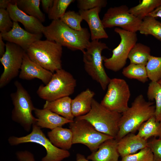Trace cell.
Segmentation results:
<instances>
[{"instance_id": "1", "label": "cell", "mask_w": 161, "mask_h": 161, "mask_svg": "<svg viewBox=\"0 0 161 161\" xmlns=\"http://www.w3.org/2000/svg\"><path fill=\"white\" fill-rule=\"evenodd\" d=\"M47 39L54 41L72 51L83 52L89 45L90 34L87 28L82 30H74L60 19L53 20L44 26L42 32Z\"/></svg>"}, {"instance_id": "2", "label": "cell", "mask_w": 161, "mask_h": 161, "mask_svg": "<svg viewBox=\"0 0 161 161\" xmlns=\"http://www.w3.org/2000/svg\"><path fill=\"white\" fill-rule=\"evenodd\" d=\"M154 103L146 101L142 94L137 96L131 106L121 114L119 130L115 139L118 141L129 133H135L143 123L154 115Z\"/></svg>"}, {"instance_id": "3", "label": "cell", "mask_w": 161, "mask_h": 161, "mask_svg": "<svg viewBox=\"0 0 161 161\" xmlns=\"http://www.w3.org/2000/svg\"><path fill=\"white\" fill-rule=\"evenodd\" d=\"M62 46L47 39L32 44L26 52L32 61L54 73L62 69Z\"/></svg>"}, {"instance_id": "4", "label": "cell", "mask_w": 161, "mask_h": 161, "mask_svg": "<svg viewBox=\"0 0 161 161\" xmlns=\"http://www.w3.org/2000/svg\"><path fill=\"white\" fill-rule=\"evenodd\" d=\"M106 44L98 40L92 41L83 52L84 69L87 74L105 90L111 79L106 73L103 64V50L108 49Z\"/></svg>"}, {"instance_id": "5", "label": "cell", "mask_w": 161, "mask_h": 161, "mask_svg": "<svg viewBox=\"0 0 161 161\" xmlns=\"http://www.w3.org/2000/svg\"><path fill=\"white\" fill-rule=\"evenodd\" d=\"M121 115V114L108 110L94 99L90 112L75 119L86 120L99 132L115 139L119 130Z\"/></svg>"}, {"instance_id": "6", "label": "cell", "mask_w": 161, "mask_h": 161, "mask_svg": "<svg viewBox=\"0 0 161 161\" xmlns=\"http://www.w3.org/2000/svg\"><path fill=\"white\" fill-rule=\"evenodd\" d=\"M77 82L73 75L62 69L53 73L50 81L46 85H41L37 93L45 100L51 101L69 96L74 92Z\"/></svg>"}, {"instance_id": "7", "label": "cell", "mask_w": 161, "mask_h": 161, "mask_svg": "<svg viewBox=\"0 0 161 161\" xmlns=\"http://www.w3.org/2000/svg\"><path fill=\"white\" fill-rule=\"evenodd\" d=\"M16 91L10 94L14 108L11 117L14 121L19 124L27 131L36 124L37 118L32 114L35 108L27 91L19 81L14 82Z\"/></svg>"}, {"instance_id": "8", "label": "cell", "mask_w": 161, "mask_h": 161, "mask_svg": "<svg viewBox=\"0 0 161 161\" xmlns=\"http://www.w3.org/2000/svg\"><path fill=\"white\" fill-rule=\"evenodd\" d=\"M32 127L31 132L26 136L20 137H10L8 139L9 143L11 145H16L32 142L41 145L45 148L47 152L46 155L42 158L41 161H61L70 156V153L68 150L54 146L46 137L41 128L36 124H33Z\"/></svg>"}, {"instance_id": "9", "label": "cell", "mask_w": 161, "mask_h": 161, "mask_svg": "<svg viewBox=\"0 0 161 161\" xmlns=\"http://www.w3.org/2000/svg\"><path fill=\"white\" fill-rule=\"evenodd\" d=\"M73 134V144L80 143L86 146L92 152L96 151L106 140L113 137L97 131L89 121L74 119L69 123Z\"/></svg>"}, {"instance_id": "10", "label": "cell", "mask_w": 161, "mask_h": 161, "mask_svg": "<svg viewBox=\"0 0 161 161\" xmlns=\"http://www.w3.org/2000/svg\"><path fill=\"white\" fill-rule=\"evenodd\" d=\"M130 96L126 82L123 79L113 78L110 79L107 92L100 103L109 110L122 114L129 107Z\"/></svg>"}, {"instance_id": "11", "label": "cell", "mask_w": 161, "mask_h": 161, "mask_svg": "<svg viewBox=\"0 0 161 161\" xmlns=\"http://www.w3.org/2000/svg\"><path fill=\"white\" fill-rule=\"evenodd\" d=\"M114 31L120 36L121 40L118 45L112 51V56L103 58L104 65L107 69L117 72L126 65L129 54L137 43V38L136 32L128 31L119 28H115Z\"/></svg>"}, {"instance_id": "12", "label": "cell", "mask_w": 161, "mask_h": 161, "mask_svg": "<svg viewBox=\"0 0 161 161\" xmlns=\"http://www.w3.org/2000/svg\"><path fill=\"white\" fill-rule=\"evenodd\" d=\"M25 52L18 45L7 42L5 52L0 58V61L4 68L0 77L1 88L6 86L18 75Z\"/></svg>"}, {"instance_id": "13", "label": "cell", "mask_w": 161, "mask_h": 161, "mask_svg": "<svg viewBox=\"0 0 161 161\" xmlns=\"http://www.w3.org/2000/svg\"><path fill=\"white\" fill-rule=\"evenodd\" d=\"M129 10L126 5L108 8L101 20L104 28L119 27L131 32L139 31L142 20L130 13Z\"/></svg>"}, {"instance_id": "14", "label": "cell", "mask_w": 161, "mask_h": 161, "mask_svg": "<svg viewBox=\"0 0 161 161\" xmlns=\"http://www.w3.org/2000/svg\"><path fill=\"white\" fill-rule=\"evenodd\" d=\"M3 40L16 44L21 47L26 52L34 42L41 39L43 34L30 32L22 28L18 22H13V26L9 32L0 33Z\"/></svg>"}, {"instance_id": "15", "label": "cell", "mask_w": 161, "mask_h": 161, "mask_svg": "<svg viewBox=\"0 0 161 161\" xmlns=\"http://www.w3.org/2000/svg\"><path fill=\"white\" fill-rule=\"evenodd\" d=\"M53 73L32 61L25 53L19 75L20 78L28 80L38 78L46 85Z\"/></svg>"}, {"instance_id": "16", "label": "cell", "mask_w": 161, "mask_h": 161, "mask_svg": "<svg viewBox=\"0 0 161 161\" xmlns=\"http://www.w3.org/2000/svg\"><path fill=\"white\" fill-rule=\"evenodd\" d=\"M6 9L13 22H20L26 30L30 32L42 34L44 26L42 22L36 18L26 14L19 9L16 0L14 2L9 4Z\"/></svg>"}, {"instance_id": "17", "label": "cell", "mask_w": 161, "mask_h": 161, "mask_svg": "<svg viewBox=\"0 0 161 161\" xmlns=\"http://www.w3.org/2000/svg\"><path fill=\"white\" fill-rule=\"evenodd\" d=\"M101 10L100 8L96 7L88 10L79 11L83 20L88 24L92 41L107 38L109 37L99 17Z\"/></svg>"}, {"instance_id": "18", "label": "cell", "mask_w": 161, "mask_h": 161, "mask_svg": "<svg viewBox=\"0 0 161 161\" xmlns=\"http://www.w3.org/2000/svg\"><path fill=\"white\" fill-rule=\"evenodd\" d=\"M146 147L147 140L134 133L127 134L117 141L118 151L121 158Z\"/></svg>"}, {"instance_id": "19", "label": "cell", "mask_w": 161, "mask_h": 161, "mask_svg": "<svg viewBox=\"0 0 161 161\" xmlns=\"http://www.w3.org/2000/svg\"><path fill=\"white\" fill-rule=\"evenodd\" d=\"M34 111L37 119L36 124L41 128L52 130L72 122L47 109L35 108Z\"/></svg>"}, {"instance_id": "20", "label": "cell", "mask_w": 161, "mask_h": 161, "mask_svg": "<svg viewBox=\"0 0 161 161\" xmlns=\"http://www.w3.org/2000/svg\"><path fill=\"white\" fill-rule=\"evenodd\" d=\"M120 156L117 149V141L114 138L103 142L95 151L87 157L92 161H119Z\"/></svg>"}, {"instance_id": "21", "label": "cell", "mask_w": 161, "mask_h": 161, "mask_svg": "<svg viewBox=\"0 0 161 161\" xmlns=\"http://www.w3.org/2000/svg\"><path fill=\"white\" fill-rule=\"evenodd\" d=\"M95 95L93 91L87 88L72 99V111L75 117L85 115L90 112Z\"/></svg>"}, {"instance_id": "22", "label": "cell", "mask_w": 161, "mask_h": 161, "mask_svg": "<svg viewBox=\"0 0 161 161\" xmlns=\"http://www.w3.org/2000/svg\"><path fill=\"white\" fill-rule=\"evenodd\" d=\"M47 136L54 146L63 149L68 150L73 144L72 132L70 128L57 127L48 132Z\"/></svg>"}, {"instance_id": "23", "label": "cell", "mask_w": 161, "mask_h": 161, "mask_svg": "<svg viewBox=\"0 0 161 161\" xmlns=\"http://www.w3.org/2000/svg\"><path fill=\"white\" fill-rule=\"evenodd\" d=\"M72 99L69 96L62 97L51 101H46L43 108L47 109L72 121L74 116L72 111Z\"/></svg>"}, {"instance_id": "24", "label": "cell", "mask_w": 161, "mask_h": 161, "mask_svg": "<svg viewBox=\"0 0 161 161\" xmlns=\"http://www.w3.org/2000/svg\"><path fill=\"white\" fill-rule=\"evenodd\" d=\"M138 131L137 134L146 140L152 137L161 138V121H156L153 115L143 123Z\"/></svg>"}, {"instance_id": "25", "label": "cell", "mask_w": 161, "mask_h": 161, "mask_svg": "<svg viewBox=\"0 0 161 161\" xmlns=\"http://www.w3.org/2000/svg\"><path fill=\"white\" fill-rule=\"evenodd\" d=\"M150 48L141 43H136L130 51L128 56L130 64L146 66L150 54Z\"/></svg>"}, {"instance_id": "26", "label": "cell", "mask_w": 161, "mask_h": 161, "mask_svg": "<svg viewBox=\"0 0 161 161\" xmlns=\"http://www.w3.org/2000/svg\"><path fill=\"white\" fill-rule=\"evenodd\" d=\"M18 8L26 14L38 19L41 22L45 21V15L40 8V0H16Z\"/></svg>"}, {"instance_id": "27", "label": "cell", "mask_w": 161, "mask_h": 161, "mask_svg": "<svg viewBox=\"0 0 161 161\" xmlns=\"http://www.w3.org/2000/svg\"><path fill=\"white\" fill-rule=\"evenodd\" d=\"M160 6L161 0H143L138 5L129 8V12L142 20L147 14Z\"/></svg>"}, {"instance_id": "28", "label": "cell", "mask_w": 161, "mask_h": 161, "mask_svg": "<svg viewBox=\"0 0 161 161\" xmlns=\"http://www.w3.org/2000/svg\"><path fill=\"white\" fill-rule=\"evenodd\" d=\"M139 31L141 34L151 35L161 41V23L154 17H145L142 20Z\"/></svg>"}, {"instance_id": "29", "label": "cell", "mask_w": 161, "mask_h": 161, "mask_svg": "<svg viewBox=\"0 0 161 161\" xmlns=\"http://www.w3.org/2000/svg\"><path fill=\"white\" fill-rule=\"evenodd\" d=\"M147 97L149 101L155 100L156 103L154 115L157 122L161 121V85L157 82L151 81L149 83Z\"/></svg>"}, {"instance_id": "30", "label": "cell", "mask_w": 161, "mask_h": 161, "mask_svg": "<svg viewBox=\"0 0 161 161\" xmlns=\"http://www.w3.org/2000/svg\"><path fill=\"white\" fill-rule=\"evenodd\" d=\"M122 73L128 78L135 79L143 83L148 80L145 66L143 65L130 63L123 69Z\"/></svg>"}, {"instance_id": "31", "label": "cell", "mask_w": 161, "mask_h": 161, "mask_svg": "<svg viewBox=\"0 0 161 161\" xmlns=\"http://www.w3.org/2000/svg\"><path fill=\"white\" fill-rule=\"evenodd\" d=\"M148 78L151 81L161 80V57L150 55L145 66Z\"/></svg>"}, {"instance_id": "32", "label": "cell", "mask_w": 161, "mask_h": 161, "mask_svg": "<svg viewBox=\"0 0 161 161\" xmlns=\"http://www.w3.org/2000/svg\"><path fill=\"white\" fill-rule=\"evenodd\" d=\"M74 0H54L53 5L48 13L49 19H60L65 14L69 6Z\"/></svg>"}, {"instance_id": "33", "label": "cell", "mask_w": 161, "mask_h": 161, "mask_svg": "<svg viewBox=\"0 0 161 161\" xmlns=\"http://www.w3.org/2000/svg\"><path fill=\"white\" fill-rule=\"evenodd\" d=\"M60 19L71 28L78 31L83 29L81 23L83 20L79 13L73 10L66 11Z\"/></svg>"}, {"instance_id": "34", "label": "cell", "mask_w": 161, "mask_h": 161, "mask_svg": "<svg viewBox=\"0 0 161 161\" xmlns=\"http://www.w3.org/2000/svg\"><path fill=\"white\" fill-rule=\"evenodd\" d=\"M121 161H153L154 156L151 149L146 147L137 153L121 158Z\"/></svg>"}, {"instance_id": "35", "label": "cell", "mask_w": 161, "mask_h": 161, "mask_svg": "<svg viewBox=\"0 0 161 161\" xmlns=\"http://www.w3.org/2000/svg\"><path fill=\"white\" fill-rule=\"evenodd\" d=\"M77 7L79 10H86L96 7L101 8L106 6L107 1L106 0H78Z\"/></svg>"}, {"instance_id": "36", "label": "cell", "mask_w": 161, "mask_h": 161, "mask_svg": "<svg viewBox=\"0 0 161 161\" xmlns=\"http://www.w3.org/2000/svg\"><path fill=\"white\" fill-rule=\"evenodd\" d=\"M13 25V22L5 9L0 8V33H4L10 31Z\"/></svg>"}, {"instance_id": "37", "label": "cell", "mask_w": 161, "mask_h": 161, "mask_svg": "<svg viewBox=\"0 0 161 161\" xmlns=\"http://www.w3.org/2000/svg\"><path fill=\"white\" fill-rule=\"evenodd\" d=\"M147 140V147L152 151L153 161H161V138L152 137Z\"/></svg>"}, {"instance_id": "38", "label": "cell", "mask_w": 161, "mask_h": 161, "mask_svg": "<svg viewBox=\"0 0 161 161\" xmlns=\"http://www.w3.org/2000/svg\"><path fill=\"white\" fill-rule=\"evenodd\" d=\"M16 155L19 161H35L32 153L27 150L18 151L16 153Z\"/></svg>"}, {"instance_id": "39", "label": "cell", "mask_w": 161, "mask_h": 161, "mask_svg": "<svg viewBox=\"0 0 161 161\" xmlns=\"http://www.w3.org/2000/svg\"><path fill=\"white\" fill-rule=\"evenodd\" d=\"M54 0H41V2L43 10L47 13L48 14L49 10L52 7Z\"/></svg>"}, {"instance_id": "40", "label": "cell", "mask_w": 161, "mask_h": 161, "mask_svg": "<svg viewBox=\"0 0 161 161\" xmlns=\"http://www.w3.org/2000/svg\"><path fill=\"white\" fill-rule=\"evenodd\" d=\"M146 16H150L154 18L157 17L161 18V6L157 7L153 11L147 14Z\"/></svg>"}, {"instance_id": "41", "label": "cell", "mask_w": 161, "mask_h": 161, "mask_svg": "<svg viewBox=\"0 0 161 161\" xmlns=\"http://www.w3.org/2000/svg\"><path fill=\"white\" fill-rule=\"evenodd\" d=\"M15 1V0H0V8L6 9L9 4Z\"/></svg>"}, {"instance_id": "42", "label": "cell", "mask_w": 161, "mask_h": 161, "mask_svg": "<svg viewBox=\"0 0 161 161\" xmlns=\"http://www.w3.org/2000/svg\"><path fill=\"white\" fill-rule=\"evenodd\" d=\"M6 44L3 41V39L0 34V57L1 58L5 52Z\"/></svg>"}, {"instance_id": "43", "label": "cell", "mask_w": 161, "mask_h": 161, "mask_svg": "<svg viewBox=\"0 0 161 161\" xmlns=\"http://www.w3.org/2000/svg\"><path fill=\"white\" fill-rule=\"evenodd\" d=\"M76 157V161H90L84 155L80 154H77Z\"/></svg>"}, {"instance_id": "44", "label": "cell", "mask_w": 161, "mask_h": 161, "mask_svg": "<svg viewBox=\"0 0 161 161\" xmlns=\"http://www.w3.org/2000/svg\"><path fill=\"white\" fill-rule=\"evenodd\" d=\"M158 82L161 85V80H159Z\"/></svg>"}, {"instance_id": "45", "label": "cell", "mask_w": 161, "mask_h": 161, "mask_svg": "<svg viewBox=\"0 0 161 161\" xmlns=\"http://www.w3.org/2000/svg\"><path fill=\"white\" fill-rule=\"evenodd\" d=\"M121 161V160H120V161Z\"/></svg>"}]
</instances>
